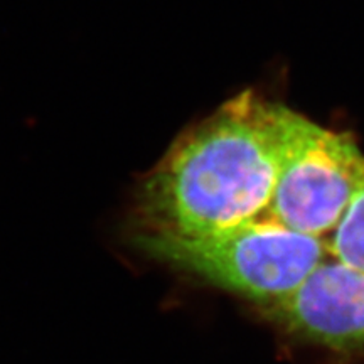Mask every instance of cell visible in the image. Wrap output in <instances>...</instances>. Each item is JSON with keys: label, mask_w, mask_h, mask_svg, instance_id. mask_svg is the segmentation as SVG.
Masks as SVG:
<instances>
[{"label": "cell", "mask_w": 364, "mask_h": 364, "mask_svg": "<svg viewBox=\"0 0 364 364\" xmlns=\"http://www.w3.org/2000/svg\"><path fill=\"white\" fill-rule=\"evenodd\" d=\"M290 108L255 91L174 140L136 193V230L208 235L267 215Z\"/></svg>", "instance_id": "1"}, {"label": "cell", "mask_w": 364, "mask_h": 364, "mask_svg": "<svg viewBox=\"0 0 364 364\" xmlns=\"http://www.w3.org/2000/svg\"><path fill=\"white\" fill-rule=\"evenodd\" d=\"M134 243L154 260L268 307L289 297L329 257L324 240L263 216L208 235L136 230Z\"/></svg>", "instance_id": "2"}, {"label": "cell", "mask_w": 364, "mask_h": 364, "mask_svg": "<svg viewBox=\"0 0 364 364\" xmlns=\"http://www.w3.org/2000/svg\"><path fill=\"white\" fill-rule=\"evenodd\" d=\"M364 179V154L351 134L289 110L267 218L324 240Z\"/></svg>", "instance_id": "3"}, {"label": "cell", "mask_w": 364, "mask_h": 364, "mask_svg": "<svg viewBox=\"0 0 364 364\" xmlns=\"http://www.w3.org/2000/svg\"><path fill=\"white\" fill-rule=\"evenodd\" d=\"M295 338L364 354V273L327 257L289 297L263 307Z\"/></svg>", "instance_id": "4"}, {"label": "cell", "mask_w": 364, "mask_h": 364, "mask_svg": "<svg viewBox=\"0 0 364 364\" xmlns=\"http://www.w3.org/2000/svg\"><path fill=\"white\" fill-rule=\"evenodd\" d=\"M329 257L364 273V179L343 218L326 238Z\"/></svg>", "instance_id": "5"}]
</instances>
